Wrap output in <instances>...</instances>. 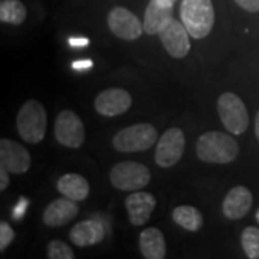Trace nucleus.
Instances as JSON below:
<instances>
[{
    "label": "nucleus",
    "mask_w": 259,
    "mask_h": 259,
    "mask_svg": "<svg viewBox=\"0 0 259 259\" xmlns=\"http://www.w3.org/2000/svg\"><path fill=\"white\" fill-rule=\"evenodd\" d=\"M55 137L65 147H81L85 141L82 120L74 111H62L55 120Z\"/></svg>",
    "instance_id": "obj_8"
},
{
    "label": "nucleus",
    "mask_w": 259,
    "mask_h": 259,
    "mask_svg": "<svg viewBox=\"0 0 259 259\" xmlns=\"http://www.w3.org/2000/svg\"><path fill=\"white\" fill-rule=\"evenodd\" d=\"M140 250L147 259H163L166 256L164 235L157 228H147L140 235Z\"/></svg>",
    "instance_id": "obj_18"
},
{
    "label": "nucleus",
    "mask_w": 259,
    "mask_h": 259,
    "mask_svg": "<svg viewBox=\"0 0 259 259\" xmlns=\"http://www.w3.org/2000/svg\"><path fill=\"white\" fill-rule=\"evenodd\" d=\"M78 212H79V207L76 204V200L64 196L48 204V207L44 212V222L51 228H59L69 221H72Z\"/></svg>",
    "instance_id": "obj_15"
},
{
    "label": "nucleus",
    "mask_w": 259,
    "mask_h": 259,
    "mask_svg": "<svg viewBox=\"0 0 259 259\" xmlns=\"http://www.w3.org/2000/svg\"><path fill=\"white\" fill-rule=\"evenodd\" d=\"M16 125L20 137L32 143L37 144L45 139L48 127V115L44 104L36 100L26 101L18 112Z\"/></svg>",
    "instance_id": "obj_3"
},
{
    "label": "nucleus",
    "mask_w": 259,
    "mask_h": 259,
    "mask_svg": "<svg viewBox=\"0 0 259 259\" xmlns=\"http://www.w3.org/2000/svg\"><path fill=\"white\" fill-rule=\"evenodd\" d=\"M241 243L243 252L250 259H259V229L255 226H248L242 232Z\"/></svg>",
    "instance_id": "obj_22"
},
{
    "label": "nucleus",
    "mask_w": 259,
    "mask_h": 259,
    "mask_svg": "<svg viewBox=\"0 0 259 259\" xmlns=\"http://www.w3.org/2000/svg\"><path fill=\"white\" fill-rule=\"evenodd\" d=\"M252 202H253V197L249 189L245 186H236L229 190V193L226 194L223 200V214L231 221L242 219L250 210Z\"/></svg>",
    "instance_id": "obj_14"
},
{
    "label": "nucleus",
    "mask_w": 259,
    "mask_h": 259,
    "mask_svg": "<svg viewBox=\"0 0 259 259\" xmlns=\"http://www.w3.org/2000/svg\"><path fill=\"white\" fill-rule=\"evenodd\" d=\"M158 36L168 55H171L173 58H185L189 54L190 39H189V32L183 25V22L171 19L166 26L160 30Z\"/></svg>",
    "instance_id": "obj_10"
},
{
    "label": "nucleus",
    "mask_w": 259,
    "mask_h": 259,
    "mask_svg": "<svg viewBox=\"0 0 259 259\" xmlns=\"http://www.w3.org/2000/svg\"><path fill=\"white\" fill-rule=\"evenodd\" d=\"M255 134H256V139L259 141V111L256 114V118H255Z\"/></svg>",
    "instance_id": "obj_31"
},
{
    "label": "nucleus",
    "mask_w": 259,
    "mask_h": 259,
    "mask_svg": "<svg viewBox=\"0 0 259 259\" xmlns=\"http://www.w3.org/2000/svg\"><path fill=\"white\" fill-rule=\"evenodd\" d=\"M255 218H256V222L259 223V209L256 210V214H255Z\"/></svg>",
    "instance_id": "obj_32"
},
{
    "label": "nucleus",
    "mask_w": 259,
    "mask_h": 259,
    "mask_svg": "<svg viewBox=\"0 0 259 259\" xmlns=\"http://www.w3.org/2000/svg\"><path fill=\"white\" fill-rule=\"evenodd\" d=\"M32 163L29 151L10 139L0 140V166L6 167L13 175L26 173Z\"/></svg>",
    "instance_id": "obj_11"
},
{
    "label": "nucleus",
    "mask_w": 259,
    "mask_h": 259,
    "mask_svg": "<svg viewBox=\"0 0 259 259\" xmlns=\"http://www.w3.org/2000/svg\"><path fill=\"white\" fill-rule=\"evenodd\" d=\"M58 190L65 197L79 202L90 194V183L81 175L68 173L58 180Z\"/></svg>",
    "instance_id": "obj_19"
},
{
    "label": "nucleus",
    "mask_w": 259,
    "mask_h": 259,
    "mask_svg": "<svg viewBox=\"0 0 259 259\" xmlns=\"http://www.w3.org/2000/svg\"><path fill=\"white\" fill-rule=\"evenodd\" d=\"M68 44L74 48H83V47H88L90 40H88L87 37H69Z\"/></svg>",
    "instance_id": "obj_27"
},
{
    "label": "nucleus",
    "mask_w": 259,
    "mask_h": 259,
    "mask_svg": "<svg viewBox=\"0 0 259 259\" xmlns=\"http://www.w3.org/2000/svg\"><path fill=\"white\" fill-rule=\"evenodd\" d=\"M13 239H15V231L12 229L9 223L2 221L0 222V250L5 252L6 248L13 242Z\"/></svg>",
    "instance_id": "obj_24"
},
{
    "label": "nucleus",
    "mask_w": 259,
    "mask_h": 259,
    "mask_svg": "<svg viewBox=\"0 0 259 259\" xmlns=\"http://www.w3.org/2000/svg\"><path fill=\"white\" fill-rule=\"evenodd\" d=\"M154 2H157L160 5H164V6H168V8H173L177 0H154Z\"/></svg>",
    "instance_id": "obj_30"
},
{
    "label": "nucleus",
    "mask_w": 259,
    "mask_h": 259,
    "mask_svg": "<svg viewBox=\"0 0 259 259\" xmlns=\"http://www.w3.org/2000/svg\"><path fill=\"white\" fill-rule=\"evenodd\" d=\"M173 221L186 231L197 232L203 225V216L193 206H179L171 213Z\"/></svg>",
    "instance_id": "obj_20"
},
{
    "label": "nucleus",
    "mask_w": 259,
    "mask_h": 259,
    "mask_svg": "<svg viewBox=\"0 0 259 259\" xmlns=\"http://www.w3.org/2000/svg\"><path fill=\"white\" fill-rule=\"evenodd\" d=\"M69 238L76 246L85 248V246L97 245L104 241L105 229H104L102 223H100L98 221H82V222L76 223L71 229Z\"/></svg>",
    "instance_id": "obj_16"
},
{
    "label": "nucleus",
    "mask_w": 259,
    "mask_h": 259,
    "mask_svg": "<svg viewBox=\"0 0 259 259\" xmlns=\"http://www.w3.org/2000/svg\"><path fill=\"white\" fill-rule=\"evenodd\" d=\"M180 18L190 36L203 39L210 33L214 23L212 0H182Z\"/></svg>",
    "instance_id": "obj_2"
},
{
    "label": "nucleus",
    "mask_w": 259,
    "mask_h": 259,
    "mask_svg": "<svg viewBox=\"0 0 259 259\" xmlns=\"http://www.w3.org/2000/svg\"><path fill=\"white\" fill-rule=\"evenodd\" d=\"M131 104H133V98L125 90L110 88L98 94L94 102V107L97 112L104 117H115L128 111Z\"/></svg>",
    "instance_id": "obj_12"
},
{
    "label": "nucleus",
    "mask_w": 259,
    "mask_h": 259,
    "mask_svg": "<svg viewBox=\"0 0 259 259\" xmlns=\"http://www.w3.org/2000/svg\"><path fill=\"white\" fill-rule=\"evenodd\" d=\"M186 137L180 128H170L158 140L154 160L160 167H171L176 164L185 153Z\"/></svg>",
    "instance_id": "obj_7"
},
{
    "label": "nucleus",
    "mask_w": 259,
    "mask_h": 259,
    "mask_svg": "<svg viewBox=\"0 0 259 259\" xmlns=\"http://www.w3.org/2000/svg\"><path fill=\"white\" fill-rule=\"evenodd\" d=\"M9 170L6 167L0 166V190H6V187L9 186Z\"/></svg>",
    "instance_id": "obj_26"
},
{
    "label": "nucleus",
    "mask_w": 259,
    "mask_h": 259,
    "mask_svg": "<svg viewBox=\"0 0 259 259\" xmlns=\"http://www.w3.org/2000/svg\"><path fill=\"white\" fill-rule=\"evenodd\" d=\"M26 206H28V200H26L25 197H22V199H20V202H19V204H16V210H15V212H18L19 210L18 214H15V219H16V221L22 218V214H23V212H25V207H26Z\"/></svg>",
    "instance_id": "obj_29"
},
{
    "label": "nucleus",
    "mask_w": 259,
    "mask_h": 259,
    "mask_svg": "<svg viewBox=\"0 0 259 259\" xmlns=\"http://www.w3.org/2000/svg\"><path fill=\"white\" fill-rule=\"evenodd\" d=\"M108 26L115 36L124 40H136L144 32V26L140 19L133 12L121 6H117L110 12Z\"/></svg>",
    "instance_id": "obj_9"
},
{
    "label": "nucleus",
    "mask_w": 259,
    "mask_h": 259,
    "mask_svg": "<svg viewBox=\"0 0 259 259\" xmlns=\"http://www.w3.org/2000/svg\"><path fill=\"white\" fill-rule=\"evenodd\" d=\"M156 197L147 192H134L125 199V209L130 222L134 226H143L148 222L151 213L156 209Z\"/></svg>",
    "instance_id": "obj_13"
},
{
    "label": "nucleus",
    "mask_w": 259,
    "mask_h": 259,
    "mask_svg": "<svg viewBox=\"0 0 259 259\" xmlns=\"http://www.w3.org/2000/svg\"><path fill=\"white\" fill-rule=\"evenodd\" d=\"M74 66V69L76 71H88V69H91L93 68V61H90V59H83V61H76L72 64Z\"/></svg>",
    "instance_id": "obj_28"
},
{
    "label": "nucleus",
    "mask_w": 259,
    "mask_h": 259,
    "mask_svg": "<svg viewBox=\"0 0 259 259\" xmlns=\"http://www.w3.org/2000/svg\"><path fill=\"white\" fill-rule=\"evenodd\" d=\"M157 139L156 127L147 122H143L120 130L112 139V146L121 153H137L153 147Z\"/></svg>",
    "instance_id": "obj_4"
},
{
    "label": "nucleus",
    "mask_w": 259,
    "mask_h": 259,
    "mask_svg": "<svg viewBox=\"0 0 259 259\" xmlns=\"http://www.w3.org/2000/svg\"><path fill=\"white\" fill-rule=\"evenodd\" d=\"M26 19V8L20 0L0 2V20L10 25H22Z\"/></svg>",
    "instance_id": "obj_21"
},
{
    "label": "nucleus",
    "mask_w": 259,
    "mask_h": 259,
    "mask_svg": "<svg viewBox=\"0 0 259 259\" xmlns=\"http://www.w3.org/2000/svg\"><path fill=\"white\" fill-rule=\"evenodd\" d=\"M238 3V6H241L242 9L255 13L259 12V0H235Z\"/></svg>",
    "instance_id": "obj_25"
},
{
    "label": "nucleus",
    "mask_w": 259,
    "mask_h": 259,
    "mask_svg": "<svg viewBox=\"0 0 259 259\" xmlns=\"http://www.w3.org/2000/svg\"><path fill=\"white\" fill-rule=\"evenodd\" d=\"M110 180L112 186L121 192H137L150 183L151 173L141 163L122 161L112 167Z\"/></svg>",
    "instance_id": "obj_5"
},
{
    "label": "nucleus",
    "mask_w": 259,
    "mask_h": 259,
    "mask_svg": "<svg viewBox=\"0 0 259 259\" xmlns=\"http://www.w3.org/2000/svg\"><path fill=\"white\" fill-rule=\"evenodd\" d=\"M173 19V8L160 5L154 0H150L146 15H144V32L147 35H158L160 30Z\"/></svg>",
    "instance_id": "obj_17"
},
{
    "label": "nucleus",
    "mask_w": 259,
    "mask_h": 259,
    "mask_svg": "<svg viewBox=\"0 0 259 259\" xmlns=\"http://www.w3.org/2000/svg\"><path fill=\"white\" fill-rule=\"evenodd\" d=\"M74 256V250L68 243L58 241V239L49 242L48 245V258L49 259H72Z\"/></svg>",
    "instance_id": "obj_23"
},
{
    "label": "nucleus",
    "mask_w": 259,
    "mask_h": 259,
    "mask_svg": "<svg viewBox=\"0 0 259 259\" xmlns=\"http://www.w3.org/2000/svg\"><path fill=\"white\" fill-rule=\"evenodd\" d=\"M218 112L222 124L232 134H242L249 125L248 110L236 94L223 93L218 100Z\"/></svg>",
    "instance_id": "obj_6"
},
{
    "label": "nucleus",
    "mask_w": 259,
    "mask_h": 259,
    "mask_svg": "<svg viewBox=\"0 0 259 259\" xmlns=\"http://www.w3.org/2000/svg\"><path fill=\"white\" fill-rule=\"evenodd\" d=\"M196 153L197 157L204 163L226 164L238 157L239 146L236 140L229 134L219 131H209L199 137Z\"/></svg>",
    "instance_id": "obj_1"
}]
</instances>
